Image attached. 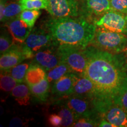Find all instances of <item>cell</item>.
Returning a JSON list of instances; mask_svg holds the SVG:
<instances>
[{
	"instance_id": "1",
	"label": "cell",
	"mask_w": 127,
	"mask_h": 127,
	"mask_svg": "<svg viewBox=\"0 0 127 127\" xmlns=\"http://www.w3.org/2000/svg\"><path fill=\"white\" fill-rule=\"evenodd\" d=\"M87 67L84 75L94 87L92 104L100 114L114 104L127 81V57L89 45L84 50Z\"/></svg>"
},
{
	"instance_id": "2",
	"label": "cell",
	"mask_w": 127,
	"mask_h": 127,
	"mask_svg": "<svg viewBox=\"0 0 127 127\" xmlns=\"http://www.w3.org/2000/svg\"><path fill=\"white\" fill-rule=\"evenodd\" d=\"M45 27L58 45H72L82 50L91 44L96 28L94 24L80 17H52Z\"/></svg>"
},
{
	"instance_id": "3",
	"label": "cell",
	"mask_w": 127,
	"mask_h": 127,
	"mask_svg": "<svg viewBox=\"0 0 127 127\" xmlns=\"http://www.w3.org/2000/svg\"><path fill=\"white\" fill-rule=\"evenodd\" d=\"M90 45L111 53H121L127 47V36L96 27L94 37Z\"/></svg>"
},
{
	"instance_id": "4",
	"label": "cell",
	"mask_w": 127,
	"mask_h": 127,
	"mask_svg": "<svg viewBox=\"0 0 127 127\" xmlns=\"http://www.w3.org/2000/svg\"><path fill=\"white\" fill-rule=\"evenodd\" d=\"M84 50L65 44L57 47L60 61L66 64L72 72L78 75H84L87 67V58Z\"/></svg>"
},
{
	"instance_id": "5",
	"label": "cell",
	"mask_w": 127,
	"mask_h": 127,
	"mask_svg": "<svg viewBox=\"0 0 127 127\" xmlns=\"http://www.w3.org/2000/svg\"><path fill=\"white\" fill-rule=\"evenodd\" d=\"M96 27L127 36V14L111 9L94 21Z\"/></svg>"
},
{
	"instance_id": "6",
	"label": "cell",
	"mask_w": 127,
	"mask_h": 127,
	"mask_svg": "<svg viewBox=\"0 0 127 127\" xmlns=\"http://www.w3.org/2000/svg\"><path fill=\"white\" fill-rule=\"evenodd\" d=\"M111 9L109 0H81L79 17L94 23Z\"/></svg>"
},
{
	"instance_id": "7",
	"label": "cell",
	"mask_w": 127,
	"mask_h": 127,
	"mask_svg": "<svg viewBox=\"0 0 127 127\" xmlns=\"http://www.w3.org/2000/svg\"><path fill=\"white\" fill-rule=\"evenodd\" d=\"M78 0H49L47 11L52 17H79Z\"/></svg>"
},
{
	"instance_id": "8",
	"label": "cell",
	"mask_w": 127,
	"mask_h": 127,
	"mask_svg": "<svg viewBox=\"0 0 127 127\" xmlns=\"http://www.w3.org/2000/svg\"><path fill=\"white\" fill-rule=\"evenodd\" d=\"M23 44L35 55L38 51L45 48L58 46L47 29H34L31 31Z\"/></svg>"
},
{
	"instance_id": "9",
	"label": "cell",
	"mask_w": 127,
	"mask_h": 127,
	"mask_svg": "<svg viewBox=\"0 0 127 127\" xmlns=\"http://www.w3.org/2000/svg\"><path fill=\"white\" fill-rule=\"evenodd\" d=\"M88 98L82 96H71L66 100V106L74 112L75 120L81 118H95V113H98L94 108L91 107Z\"/></svg>"
},
{
	"instance_id": "10",
	"label": "cell",
	"mask_w": 127,
	"mask_h": 127,
	"mask_svg": "<svg viewBox=\"0 0 127 127\" xmlns=\"http://www.w3.org/2000/svg\"><path fill=\"white\" fill-rule=\"evenodd\" d=\"M27 59L21 45H14L1 55L0 68L1 72H9V70Z\"/></svg>"
},
{
	"instance_id": "11",
	"label": "cell",
	"mask_w": 127,
	"mask_h": 127,
	"mask_svg": "<svg viewBox=\"0 0 127 127\" xmlns=\"http://www.w3.org/2000/svg\"><path fill=\"white\" fill-rule=\"evenodd\" d=\"M60 63L57 49L56 51L51 47L45 48L38 51L35 55L31 64L41 66L45 71H48L54 68Z\"/></svg>"
},
{
	"instance_id": "12",
	"label": "cell",
	"mask_w": 127,
	"mask_h": 127,
	"mask_svg": "<svg viewBox=\"0 0 127 127\" xmlns=\"http://www.w3.org/2000/svg\"><path fill=\"white\" fill-rule=\"evenodd\" d=\"M78 75L74 72H69L58 79L52 87V94L59 97L72 95Z\"/></svg>"
},
{
	"instance_id": "13",
	"label": "cell",
	"mask_w": 127,
	"mask_h": 127,
	"mask_svg": "<svg viewBox=\"0 0 127 127\" xmlns=\"http://www.w3.org/2000/svg\"><path fill=\"white\" fill-rule=\"evenodd\" d=\"M5 25L14 40L21 44L25 42L32 30L18 16L6 22Z\"/></svg>"
},
{
	"instance_id": "14",
	"label": "cell",
	"mask_w": 127,
	"mask_h": 127,
	"mask_svg": "<svg viewBox=\"0 0 127 127\" xmlns=\"http://www.w3.org/2000/svg\"><path fill=\"white\" fill-rule=\"evenodd\" d=\"M101 115L115 127H127V111L118 105L112 104Z\"/></svg>"
},
{
	"instance_id": "15",
	"label": "cell",
	"mask_w": 127,
	"mask_h": 127,
	"mask_svg": "<svg viewBox=\"0 0 127 127\" xmlns=\"http://www.w3.org/2000/svg\"><path fill=\"white\" fill-rule=\"evenodd\" d=\"M94 90V87L90 79L84 75L77 76L73 94L88 98L91 101L93 97Z\"/></svg>"
},
{
	"instance_id": "16",
	"label": "cell",
	"mask_w": 127,
	"mask_h": 127,
	"mask_svg": "<svg viewBox=\"0 0 127 127\" xmlns=\"http://www.w3.org/2000/svg\"><path fill=\"white\" fill-rule=\"evenodd\" d=\"M31 94L29 86L23 82L17 84L11 91L12 96L21 106L30 104Z\"/></svg>"
},
{
	"instance_id": "17",
	"label": "cell",
	"mask_w": 127,
	"mask_h": 127,
	"mask_svg": "<svg viewBox=\"0 0 127 127\" xmlns=\"http://www.w3.org/2000/svg\"><path fill=\"white\" fill-rule=\"evenodd\" d=\"M29 87L32 96L36 101L39 102H45L47 101L50 88V82L47 78Z\"/></svg>"
},
{
	"instance_id": "18",
	"label": "cell",
	"mask_w": 127,
	"mask_h": 127,
	"mask_svg": "<svg viewBox=\"0 0 127 127\" xmlns=\"http://www.w3.org/2000/svg\"><path fill=\"white\" fill-rule=\"evenodd\" d=\"M47 77V73L42 68L31 64L25 75V82L28 86L39 83Z\"/></svg>"
},
{
	"instance_id": "19",
	"label": "cell",
	"mask_w": 127,
	"mask_h": 127,
	"mask_svg": "<svg viewBox=\"0 0 127 127\" xmlns=\"http://www.w3.org/2000/svg\"><path fill=\"white\" fill-rule=\"evenodd\" d=\"M69 72H72V71L69 66L64 62L60 61L57 66L48 71L46 78L49 82H55Z\"/></svg>"
},
{
	"instance_id": "20",
	"label": "cell",
	"mask_w": 127,
	"mask_h": 127,
	"mask_svg": "<svg viewBox=\"0 0 127 127\" xmlns=\"http://www.w3.org/2000/svg\"><path fill=\"white\" fill-rule=\"evenodd\" d=\"M23 8L19 2H9L6 4L5 8L2 18L1 20V22L6 23L8 21L17 17L23 11Z\"/></svg>"
},
{
	"instance_id": "21",
	"label": "cell",
	"mask_w": 127,
	"mask_h": 127,
	"mask_svg": "<svg viewBox=\"0 0 127 127\" xmlns=\"http://www.w3.org/2000/svg\"><path fill=\"white\" fill-rule=\"evenodd\" d=\"M41 14V12L39 9H25L21 12L18 17L30 28H32Z\"/></svg>"
},
{
	"instance_id": "22",
	"label": "cell",
	"mask_w": 127,
	"mask_h": 127,
	"mask_svg": "<svg viewBox=\"0 0 127 127\" xmlns=\"http://www.w3.org/2000/svg\"><path fill=\"white\" fill-rule=\"evenodd\" d=\"M29 65L27 63L19 64L9 70L8 72L18 83H22L25 81V75Z\"/></svg>"
},
{
	"instance_id": "23",
	"label": "cell",
	"mask_w": 127,
	"mask_h": 127,
	"mask_svg": "<svg viewBox=\"0 0 127 127\" xmlns=\"http://www.w3.org/2000/svg\"><path fill=\"white\" fill-rule=\"evenodd\" d=\"M23 10L25 9H42L47 10L49 0H19Z\"/></svg>"
},
{
	"instance_id": "24",
	"label": "cell",
	"mask_w": 127,
	"mask_h": 127,
	"mask_svg": "<svg viewBox=\"0 0 127 127\" xmlns=\"http://www.w3.org/2000/svg\"><path fill=\"white\" fill-rule=\"evenodd\" d=\"M19 84L8 72H1L0 78L1 90L4 92H11L16 85Z\"/></svg>"
},
{
	"instance_id": "25",
	"label": "cell",
	"mask_w": 127,
	"mask_h": 127,
	"mask_svg": "<svg viewBox=\"0 0 127 127\" xmlns=\"http://www.w3.org/2000/svg\"><path fill=\"white\" fill-rule=\"evenodd\" d=\"M58 114L62 118L61 126L63 127L72 126L74 121L76 120L74 112L67 106L61 108Z\"/></svg>"
},
{
	"instance_id": "26",
	"label": "cell",
	"mask_w": 127,
	"mask_h": 127,
	"mask_svg": "<svg viewBox=\"0 0 127 127\" xmlns=\"http://www.w3.org/2000/svg\"><path fill=\"white\" fill-rule=\"evenodd\" d=\"M7 32H1L0 37V53L1 55L5 52L14 45V39Z\"/></svg>"
},
{
	"instance_id": "27",
	"label": "cell",
	"mask_w": 127,
	"mask_h": 127,
	"mask_svg": "<svg viewBox=\"0 0 127 127\" xmlns=\"http://www.w3.org/2000/svg\"><path fill=\"white\" fill-rule=\"evenodd\" d=\"M114 104L120 106L127 111V81L115 99Z\"/></svg>"
},
{
	"instance_id": "28",
	"label": "cell",
	"mask_w": 127,
	"mask_h": 127,
	"mask_svg": "<svg viewBox=\"0 0 127 127\" xmlns=\"http://www.w3.org/2000/svg\"><path fill=\"white\" fill-rule=\"evenodd\" d=\"M99 122L96 121L95 118H81L74 123L72 127H98Z\"/></svg>"
},
{
	"instance_id": "29",
	"label": "cell",
	"mask_w": 127,
	"mask_h": 127,
	"mask_svg": "<svg viewBox=\"0 0 127 127\" xmlns=\"http://www.w3.org/2000/svg\"><path fill=\"white\" fill-rule=\"evenodd\" d=\"M111 9L127 14V0H109Z\"/></svg>"
},
{
	"instance_id": "30",
	"label": "cell",
	"mask_w": 127,
	"mask_h": 127,
	"mask_svg": "<svg viewBox=\"0 0 127 127\" xmlns=\"http://www.w3.org/2000/svg\"><path fill=\"white\" fill-rule=\"evenodd\" d=\"M49 123L53 127L61 126L62 118L60 116L56 114H51L48 118Z\"/></svg>"
},
{
	"instance_id": "31",
	"label": "cell",
	"mask_w": 127,
	"mask_h": 127,
	"mask_svg": "<svg viewBox=\"0 0 127 127\" xmlns=\"http://www.w3.org/2000/svg\"><path fill=\"white\" fill-rule=\"evenodd\" d=\"M24 123L23 120L21 119L18 118V117H15V118H12L11 120L10 123L9 124V127H21L23 126Z\"/></svg>"
},
{
	"instance_id": "32",
	"label": "cell",
	"mask_w": 127,
	"mask_h": 127,
	"mask_svg": "<svg viewBox=\"0 0 127 127\" xmlns=\"http://www.w3.org/2000/svg\"><path fill=\"white\" fill-rule=\"evenodd\" d=\"M98 127H115L114 125L109 123L108 121L104 118H102L101 121H99V124H98Z\"/></svg>"
},
{
	"instance_id": "33",
	"label": "cell",
	"mask_w": 127,
	"mask_h": 127,
	"mask_svg": "<svg viewBox=\"0 0 127 127\" xmlns=\"http://www.w3.org/2000/svg\"><path fill=\"white\" fill-rule=\"evenodd\" d=\"M7 0H0V19H2Z\"/></svg>"
},
{
	"instance_id": "34",
	"label": "cell",
	"mask_w": 127,
	"mask_h": 127,
	"mask_svg": "<svg viewBox=\"0 0 127 127\" xmlns=\"http://www.w3.org/2000/svg\"><path fill=\"white\" fill-rule=\"evenodd\" d=\"M124 53L125 54H126L127 55V48H125V51H124Z\"/></svg>"
},
{
	"instance_id": "35",
	"label": "cell",
	"mask_w": 127,
	"mask_h": 127,
	"mask_svg": "<svg viewBox=\"0 0 127 127\" xmlns=\"http://www.w3.org/2000/svg\"><path fill=\"white\" fill-rule=\"evenodd\" d=\"M125 55H126V54H125Z\"/></svg>"
}]
</instances>
